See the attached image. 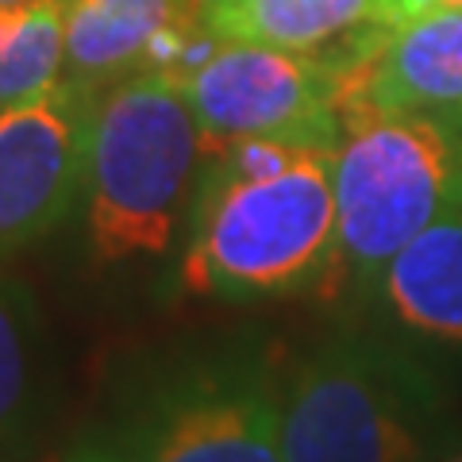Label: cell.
I'll return each mask as SVG.
<instances>
[{"instance_id":"obj_1","label":"cell","mask_w":462,"mask_h":462,"mask_svg":"<svg viewBox=\"0 0 462 462\" xmlns=\"http://www.w3.org/2000/svg\"><path fill=\"white\" fill-rule=\"evenodd\" d=\"M336 236V151L236 143L200 162L178 285L227 305L324 293Z\"/></svg>"},{"instance_id":"obj_2","label":"cell","mask_w":462,"mask_h":462,"mask_svg":"<svg viewBox=\"0 0 462 462\" xmlns=\"http://www.w3.org/2000/svg\"><path fill=\"white\" fill-rule=\"evenodd\" d=\"M285 370L263 336L173 346L116 385L58 462H285Z\"/></svg>"},{"instance_id":"obj_3","label":"cell","mask_w":462,"mask_h":462,"mask_svg":"<svg viewBox=\"0 0 462 462\" xmlns=\"http://www.w3.org/2000/svg\"><path fill=\"white\" fill-rule=\"evenodd\" d=\"M200 162V127L173 69H139L97 89L81 189L97 263L166 254L189 220Z\"/></svg>"},{"instance_id":"obj_4","label":"cell","mask_w":462,"mask_h":462,"mask_svg":"<svg viewBox=\"0 0 462 462\" xmlns=\"http://www.w3.org/2000/svg\"><path fill=\"white\" fill-rule=\"evenodd\" d=\"M443 401L412 355L328 336L285 370V462H436Z\"/></svg>"},{"instance_id":"obj_5","label":"cell","mask_w":462,"mask_h":462,"mask_svg":"<svg viewBox=\"0 0 462 462\" xmlns=\"http://www.w3.org/2000/svg\"><path fill=\"white\" fill-rule=\"evenodd\" d=\"M462 178V116H363L336 151V263L324 293H366L401 247L451 216Z\"/></svg>"},{"instance_id":"obj_6","label":"cell","mask_w":462,"mask_h":462,"mask_svg":"<svg viewBox=\"0 0 462 462\" xmlns=\"http://www.w3.org/2000/svg\"><path fill=\"white\" fill-rule=\"evenodd\" d=\"M355 39L312 54L212 39L208 51L185 58L173 74L197 116L205 154L236 143L339 151Z\"/></svg>"},{"instance_id":"obj_7","label":"cell","mask_w":462,"mask_h":462,"mask_svg":"<svg viewBox=\"0 0 462 462\" xmlns=\"http://www.w3.org/2000/svg\"><path fill=\"white\" fill-rule=\"evenodd\" d=\"M97 89L74 78L0 116V263L66 224L85 189Z\"/></svg>"},{"instance_id":"obj_8","label":"cell","mask_w":462,"mask_h":462,"mask_svg":"<svg viewBox=\"0 0 462 462\" xmlns=\"http://www.w3.org/2000/svg\"><path fill=\"white\" fill-rule=\"evenodd\" d=\"M404 112L462 116V8H436L355 39L346 127L363 116Z\"/></svg>"},{"instance_id":"obj_9","label":"cell","mask_w":462,"mask_h":462,"mask_svg":"<svg viewBox=\"0 0 462 462\" xmlns=\"http://www.w3.org/2000/svg\"><path fill=\"white\" fill-rule=\"evenodd\" d=\"M66 78L93 89L139 69H178L197 39L200 0H62Z\"/></svg>"},{"instance_id":"obj_10","label":"cell","mask_w":462,"mask_h":462,"mask_svg":"<svg viewBox=\"0 0 462 462\" xmlns=\"http://www.w3.org/2000/svg\"><path fill=\"white\" fill-rule=\"evenodd\" d=\"M385 312L404 331L462 346V220L439 216L374 282Z\"/></svg>"},{"instance_id":"obj_11","label":"cell","mask_w":462,"mask_h":462,"mask_svg":"<svg viewBox=\"0 0 462 462\" xmlns=\"http://www.w3.org/2000/svg\"><path fill=\"white\" fill-rule=\"evenodd\" d=\"M200 27L216 42L312 54L389 23L385 0H200Z\"/></svg>"},{"instance_id":"obj_12","label":"cell","mask_w":462,"mask_h":462,"mask_svg":"<svg viewBox=\"0 0 462 462\" xmlns=\"http://www.w3.org/2000/svg\"><path fill=\"white\" fill-rule=\"evenodd\" d=\"M42 328L32 293L0 270V462H32L47 420Z\"/></svg>"},{"instance_id":"obj_13","label":"cell","mask_w":462,"mask_h":462,"mask_svg":"<svg viewBox=\"0 0 462 462\" xmlns=\"http://www.w3.org/2000/svg\"><path fill=\"white\" fill-rule=\"evenodd\" d=\"M66 78L62 0L0 8V116Z\"/></svg>"},{"instance_id":"obj_14","label":"cell","mask_w":462,"mask_h":462,"mask_svg":"<svg viewBox=\"0 0 462 462\" xmlns=\"http://www.w3.org/2000/svg\"><path fill=\"white\" fill-rule=\"evenodd\" d=\"M436 8H462V0H385V23L389 27H401L424 12H436Z\"/></svg>"},{"instance_id":"obj_15","label":"cell","mask_w":462,"mask_h":462,"mask_svg":"<svg viewBox=\"0 0 462 462\" xmlns=\"http://www.w3.org/2000/svg\"><path fill=\"white\" fill-rule=\"evenodd\" d=\"M455 216H458V220H462V178H458V193H455V208H451Z\"/></svg>"},{"instance_id":"obj_16","label":"cell","mask_w":462,"mask_h":462,"mask_svg":"<svg viewBox=\"0 0 462 462\" xmlns=\"http://www.w3.org/2000/svg\"><path fill=\"white\" fill-rule=\"evenodd\" d=\"M23 5H35V0H0V8H23Z\"/></svg>"},{"instance_id":"obj_17","label":"cell","mask_w":462,"mask_h":462,"mask_svg":"<svg viewBox=\"0 0 462 462\" xmlns=\"http://www.w3.org/2000/svg\"><path fill=\"white\" fill-rule=\"evenodd\" d=\"M436 462H462V451H455V455H443V458H436Z\"/></svg>"}]
</instances>
